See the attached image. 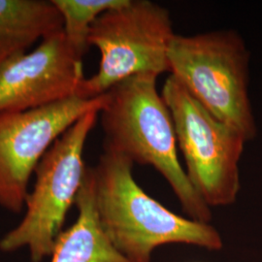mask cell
<instances>
[{
  "label": "cell",
  "mask_w": 262,
  "mask_h": 262,
  "mask_svg": "<svg viewBox=\"0 0 262 262\" xmlns=\"http://www.w3.org/2000/svg\"><path fill=\"white\" fill-rule=\"evenodd\" d=\"M105 94L73 96L26 112L0 114V207L19 214L26 205L29 182L48 150L85 114L101 110Z\"/></svg>",
  "instance_id": "obj_7"
},
{
  "label": "cell",
  "mask_w": 262,
  "mask_h": 262,
  "mask_svg": "<svg viewBox=\"0 0 262 262\" xmlns=\"http://www.w3.org/2000/svg\"><path fill=\"white\" fill-rule=\"evenodd\" d=\"M158 77L151 73L132 76L105 94L99 112L104 150L154 167L166 180L187 217L211 224V208L197 194L180 163L175 125L158 92Z\"/></svg>",
  "instance_id": "obj_1"
},
{
  "label": "cell",
  "mask_w": 262,
  "mask_h": 262,
  "mask_svg": "<svg viewBox=\"0 0 262 262\" xmlns=\"http://www.w3.org/2000/svg\"><path fill=\"white\" fill-rule=\"evenodd\" d=\"M176 33L170 12L150 0H126L94 21L89 44L100 54L96 73L77 96L93 99L132 76L170 73L169 49Z\"/></svg>",
  "instance_id": "obj_4"
},
{
  "label": "cell",
  "mask_w": 262,
  "mask_h": 262,
  "mask_svg": "<svg viewBox=\"0 0 262 262\" xmlns=\"http://www.w3.org/2000/svg\"><path fill=\"white\" fill-rule=\"evenodd\" d=\"M126 0H53L62 19V30L70 45L84 57L90 48L89 36L94 21L108 10Z\"/></svg>",
  "instance_id": "obj_11"
},
{
  "label": "cell",
  "mask_w": 262,
  "mask_h": 262,
  "mask_svg": "<svg viewBox=\"0 0 262 262\" xmlns=\"http://www.w3.org/2000/svg\"><path fill=\"white\" fill-rule=\"evenodd\" d=\"M168 58L170 75L209 112L246 141L256 136L249 95L250 53L240 34L231 29L176 34Z\"/></svg>",
  "instance_id": "obj_3"
},
{
  "label": "cell",
  "mask_w": 262,
  "mask_h": 262,
  "mask_svg": "<svg viewBox=\"0 0 262 262\" xmlns=\"http://www.w3.org/2000/svg\"><path fill=\"white\" fill-rule=\"evenodd\" d=\"M61 30L62 19L53 0H0V69Z\"/></svg>",
  "instance_id": "obj_10"
},
{
  "label": "cell",
  "mask_w": 262,
  "mask_h": 262,
  "mask_svg": "<svg viewBox=\"0 0 262 262\" xmlns=\"http://www.w3.org/2000/svg\"><path fill=\"white\" fill-rule=\"evenodd\" d=\"M75 205V223L57 237L51 262H130L113 246L101 226L93 167L86 168Z\"/></svg>",
  "instance_id": "obj_9"
},
{
  "label": "cell",
  "mask_w": 262,
  "mask_h": 262,
  "mask_svg": "<svg viewBox=\"0 0 262 262\" xmlns=\"http://www.w3.org/2000/svg\"><path fill=\"white\" fill-rule=\"evenodd\" d=\"M83 56L63 30L0 69V114L26 112L77 96L84 81Z\"/></svg>",
  "instance_id": "obj_8"
},
{
  "label": "cell",
  "mask_w": 262,
  "mask_h": 262,
  "mask_svg": "<svg viewBox=\"0 0 262 262\" xmlns=\"http://www.w3.org/2000/svg\"><path fill=\"white\" fill-rule=\"evenodd\" d=\"M99 110L85 114L60 136L35 170V182L28 192L25 215L0 240V251L28 249L32 262L51 257L62 232L66 215L75 205L84 182L85 143L99 118Z\"/></svg>",
  "instance_id": "obj_5"
},
{
  "label": "cell",
  "mask_w": 262,
  "mask_h": 262,
  "mask_svg": "<svg viewBox=\"0 0 262 262\" xmlns=\"http://www.w3.org/2000/svg\"><path fill=\"white\" fill-rule=\"evenodd\" d=\"M175 125L186 173L210 208L233 204L240 190L243 135L216 119L172 75L161 91Z\"/></svg>",
  "instance_id": "obj_6"
},
{
  "label": "cell",
  "mask_w": 262,
  "mask_h": 262,
  "mask_svg": "<svg viewBox=\"0 0 262 262\" xmlns=\"http://www.w3.org/2000/svg\"><path fill=\"white\" fill-rule=\"evenodd\" d=\"M133 164L104 150L93 167L99 221L119 253L130 262H150L154 251L166 244L223 248L215 226L177 215L150 196L133 177Z\"/></svg>",
  "instance_id": "obj_2"
}]
</instances>
